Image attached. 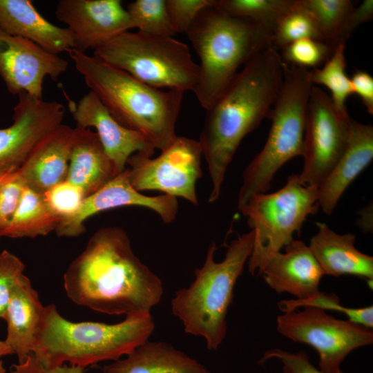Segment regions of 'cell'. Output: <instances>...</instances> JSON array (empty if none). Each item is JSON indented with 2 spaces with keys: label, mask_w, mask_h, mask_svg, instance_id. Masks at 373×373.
<instances>
[{
  "label": "cell",
  "mask_w": 373,
  "mask_h": 373,
  "mask_svg": "<svg viewBox=\"0 0 373 373\" xmlns=\"http://www.w3.org/2000/svg\"><path fill=\"white\" fill-rule=\"evenodd\" d=\"M345 44L337 45L321 68L310 70V80L313 85H323L329 90V97L336 113L343 119L348 120L350 117L345 102L353 93V88L345 73Z\"/></svg>",
  "instance_id": "cell-27"
},
{
  "label": "cell",
  "mask_w": 373,
  "mask_h": 373,
  "mask_svg": "<svg viewBox=\"0 0 373 373\" xmlns=\"http://www.w3.org/2000/svg\"><path fill=\"white\" fill-rule=\"evenodd\" d=\"M68 66L66 59L0 28V77L10 93L42 98L44 78L57 81Z\"/></svg>",
  "instance_id": "cell-14"
},
{
  "label": "cell",
  "mask_w": 373,
  "mask_h": 373,
  "mask_svg": "<svg viewBox=\"0 0 373 373\" xmlns=\"http://www.w3.org/2000/svg\"><path fill=\"white\" fill-rule=\"evenodd\" d=\"M304 38L322 40L314 19L301 0L284 15L272 34V47L281 50L287 45Z\"/></svg>",
  "instance_id": "cell-30"
},
{
  "label": "cell",
  "mask_w": 373,
  "mask_h": 373,
  "mask_svg": "<svg viewBox=\"0 0 373 373\" xmlns=\"http://www.w3.org/2000/svg\"><path fill=\"white\" fill-rule=\"evenodd\" d=\"M314 19L323 41L334 48L345 44V28L354 9L350 0H301Z\"/></svg>",
  "instance_id": "cell-28"
},
{
  "label": "cell",
  "mask_w": 373,
  "mask_h": 373,
  "mask_svg": "<svg viewBox=\"0 0 373 373\" xmlns=\"http://www.w3.org/2000/svg\"><path fill=\"white\" fill-rule=\"evenodd\" d=\"M10 370V373H84L85 368L66 364L53 368H47L32 353H30L23 362L12 364Z\"/></svg>",
  "instance_id": "cell-39"
},
{
  "label": "cell",
  "mask_w": 373,
  "mask_h": 373,
  "mask_svg": "<svg viewBox=\"0 0 373 373\" xmlns=\"http://www.w3.org/2000/svg\"><path fill=\"white\" fill-rule=\"evenodd\" d=\"M353 93L357 94L369 114H373V77L363 70H356L350 78Z\"/></svg>",
  "instance_id": "cell-40"
},
{
  "label": "cell",
  "mask_w": 373,
  "mask_h": 373,
  "mask_svg": "<svg viewBox=\"0 0 373 373\" xmlns=\"http://www.w3.org/2000/svg\"><path fill=\"white\" fill-rule=\"evenodd\" d=\"M93 56L160 89L193 91L199 80L189 46L173 37L127 30L99 46Z\"/></svg>",
  "instance_id": "cell-8"
},
{
  "label": "cell",
  "mask_w": 373,
  "mask_h": 373,
  "mask_svg": "<svg viewBox=\"0 0 373 373\" xmlns=\"http://www.w3.org/2000/svg\"><path fill=\"white\" fill-rule=\"evenodd\" d=\"M316 224L318 231L311 238L308 247L324 274L358 276L372 288L373 257L356 248L355 235L336 233L323 222Z\"/></svg>",
  "instance_id": "cell-22"
},
{
  "label": "cell",
  "mask_w": 373,
  "mask_h": 373,
  "mask_svg": "<svg viewBox=\"0 0 373 373\" xmlns=\"http://www.w3.org/2000/svg\"><path fill=\"white\" fill-rule=\"evenodd\" d=\"M55 16L72 33L73 49L81 52L133 28L120 0H59Z\"/></svg>",
  "instance_id": "cell-15"
},
{
  "label": "cell",
  "mask_w": 373,
  "mask_h": 373,
  "mask_svg": "<svg viewBox=\"0 0 373 373\" xmlns=\"http://www.w3.org/2000/svg\"><path fill=\"white\" fill-rule=\"evenodd\" d=\"M43 195L50 209L61 220L73 215L86 198L79 186L67 180L53 186Z\"/></svg>",
  "instance_id": "cell-34"
},
{
  "label": "cell",
  "mask_w": 373,
  "mask_h": 373,
  "mask_svg": "<svg viewBox=\"0 0 373 373\" xmlns=\"http://www.w3.org/2000/svg\"><path fill=\"white\" fill-rule=\"evenodd\" d=\"M68 53L90 91L121 125L140 132L160 151L175 140L183 92L152 87L86 52Z\"/></svg>",
  "instance_id": "cell-3"
},
{
  "label": "cell",
  "mask_w": 373,
  "mask_h": 373,
  "mask_svg": "<svg viewBox=\"0 0 373 373\" xmlns=\"http://www.w3.org/2000/svg\"><path fill=\"white\" fill-rule=\"evenodd\" d=\"M13 354L11 349L6 344L4 341L0 340V358L2 356Z\"/></svg>",
  "instance_id": "cell-42"
},
{
  "label": "cell",
  "mask_w": 373,
  "mask_h": 373,
  "mask_svg": "<svg viewBox=\"0 0 373 373\" xmlns=\"http://www.w3.org/2000/svg\"><path fill=\"white\" fill-rule=\"evenodd\" d=\"M26 186L18 171L1 179L0 238L13 216Z\"/></svg>",
  "instance_id": "cell-36"
},
{
  "label": "cell",
  "mask_w": 373,
  "mask_h": 373,
  "mask_svg": "<svg viewBox=\"0 0 373 373\" xmlns=\"http://www.w3.org/2000/svg\"><path fill=\"white\" fill-rule=\"evenodd\" d=\"M0 373H6V369L4 367L3 361L0 358Z\"/></svg>",
  "instance_id": "cell-43"
},
{
  "label": "cell",
  "mask_w": 373,
  "mask_h": 373,
  "mask_svg": "<svg viewBox=\"0 0 373 373\" xmlns=\"http://www.w3.org/2000/svg\"><path fill=\"white\" fill-rule=\"evenodd\" d=\"M186 35L200 60L193 92L206 110L232 82L242 66L272 47V34L262 26L229 16L216 6L202 11Z\"/></svg>",
  "instance_id": "cell-5"
},
{
  "label": "cell",
  "mask_w": 373,
  "mask_h": 373,
  "mask_svg": "<svg viewBox=\"0 0 373 373\" xmlns=\"http://www.w3.org/2000/svg\"><path fill=\"white\" fill-rule=\"evenodd\" d=\"M103 373H211L197 360L162 341L149 340L124 358L102 368Z\"/></svg>",
  "instance_id": "cell-25"
},
{
  "label": "cell",
  "mask_w": 373,
  "mask_h": 373,
  "mask_svg": "<svg viewBox=\"0 0 373 373\" xmlns=\"http://www.w3.org/2000/svg\"><path fill=\"white\" fill-rule=\"evenodd\" d=\"M284 250L271 256L260 272L268 286L278 294L287 293L298 300L318 293L325 274L309 247L293 240Z\"/></svg>",
  "instance_id": "cell-18"
},
{
  "label": "cell",
  "mask_w": 373,
  "mask_h": 373,
  "mask_svg": "<svg viewBox=\"0 0 373 373\" xmlns=\"http://www.w3.org/2000/svg\"><path fill=\"white\" fill-rule=\"evenodd\" d=\"M218 0H166V9L171 26L177 33H186L198 15L216 6Z\"/></svg>",
  "instance_id": "cell-35"
},
{
  "label": "cell",
  "mask_w": 373,
  "mask_h": 373,
  "mask_svg": "<svg viewBox=\"0 0 373 373\" xmlns=\"http://www.w3.org/2000/svg\"><path fill=\"white\" fill-rule=\"evenodd\" d=\"M118 174L97 133L76 127L66 180L79 186L87 197Z\"/></svg>",
  "instance_id": "cell-23"
},
{
  "label": "cell",
  "mask_w": 373,
  "mask_h": 373,
  "mask_svg": "<svg viewBox=\"0 0 373 373\" xmlns=\"http://www.w3.org/2000/svg\"><path fill=\"white\" fill-rule=\"evenodd\" d=\"M133 28L159 36L175 35L166 9V0H135L127 5Z\"/></svg>",
  "instance_id": "cell-31"
},
{
  "label": "cell",
  "mask_w": 373,
  "mask_h": 373,
  "mask_svg": "<svg viewBox=\"0 0 373 373\" xmlns=\"http://www.w3.org/2000/svg\"><path fill=\"white\" fill-rule=\"evenodd\" d=\"M44 307L30 279L22 274L12 288L3 318L7 323L4 341L17 356L18 363L32 353Z\"/></svg>",
  "instance_id": "cell-24"
},
{
  "label": "cell",
  "mask_w": 373,
  "mask_h": 373,
  "mask_svg": "<svg viewBox=\"0 0 373 373\" xmlns=\"http://www.w3.org/2000/svg\"><path fill=\"white\" fill-rule=\"evenodd\" d=\"M161 151L155 158L142 153H136L128 158L127 169L132 186L139 192L160 191L198 205L195 184L202 176V155L199 142L177 136Z\"/></svg>",
  "instance_id": "cell-11"
},
{
  "label": "cell",
  "mask_w": 373,
  "mask_h": 373,
  "mask_svg": "<svg viewBox=\"0 0 373 373\" xmlns=\"http://www.w3.org/2000/svg\"><path fill=\"white\" fill-rule=\"evenodd\" d=\"M154 329L151 314L126 316L115 324L76 323L50 304L44 307L32 353L47 368L66 364L86 368L126 356L148 341Z\"/></svg>",
  "instance_id": "cell-4"
},
{
  "label": "cell",
  "mask_w": 373,
  "mask_h": 373,
  "mask_svg": "<svg viewBox=\"0 0 373 373\" xmlns=\"http://www.w3.org/2000/svg\"><path fill=\"white\" fill-rule=\"evenodd\" d=\"M64 286L75 304L126 317L151 314L164 293L160 278L135 256L117 227L94 233L64 273Z\"/></svg>",
  "instance_id": "cell-1"
},
{
  "label": "cell",
  "mask_w": 373,
  "mask_h": 373,
  "mask_svg": "<svg viewBox=\"0 0 373 373\" xmlns=\"http://www.w3.org/2000/svg\"><path fill=\"white\" fill-rule=\"evenodd\" d=\"M276 329L291 341L314 348L318 354L319 370L326 373L340 371L351 352L373 343L371 329L310 307L278 315Z\"/></svg>",
  "instance_id": "cell-10"
},
{
  "label": "cell",
  "mask_w": 373,
  "mask_h": 373,
  "mask_svg": "<svg viewBox=\"0 0 373 373\" xmlns=\"http://www.w3.org/2000/svg\"><path fill=\"white\" fill-rule=\"evenodd\" d=\"M319 208L318 187L301 184L296 174L276 191L252 195L239 209L254 232L249 273L260 275L267 260L294 240L307 218Z\"/></svg>",
  "instance_id": "cell-9"
},
{
  "label": "cell",
  "mask_w": 373,
  "mask_h": 373,
  "mask_svg": "<svg viewBox=\"0 0 373 373\" xmlns=\"http://www.w3.org/2000/svg\"><path fill=\"white\" fill-rule=\"evenodd\" d=\"M312 86L309 70L285 64L283 83L267 117L271 122L267 139L242 173L238 209L254 194L268 192L279 169L302 155Z\"/></svg>",
  "instance_id": "cell-7"
},
{
  "label": "cell",
  "mask_w": 373,
  "mask_h": 373,
  "mask_svg": "<svg viewBox=\"0 0 373 373\" xmlns=\"http://www.w3.org/2000/svg\"><path fill=\"white\" fill-rule=\"evenodd\" d=\"M372 17L373 1L365 0L357 8L355 7L352 12L345 28V39H348L357 26L372 20Z\"/></svg>",
  "instance_id": "cell-41"
},
{
  "label": "cell",
  "mask_w": 373,
  "mask_h": 373,
  "mask_svg": "<svg viewBox=\"0 0 373 373\" xmlns=\"http://www.w3.org/2000/svg\"><path fill=\"white\" fill-rule=\"evenodd\" d=\"M334 48L323 41L304 38L285 46L280 55L285 64L316 69L326 62Z\"/></svg>",
  "instance_id": "cell-33"
},
{
  "label": "cell",
  "mask_w": 373,
  "mask_h": 373,
  "mask_svg": "<svg viewBox=\"0 0 373 373\" xmlns=\"http://www.w3.org/2000/svg\"><path fill=\"white\" fill-rule=\"evenodd\" d=\"M0 28L57 55L74 48L72 33L44 18L29 0H0Z\"/></svg>",
  "instance_id": "cell-21"
},
{
  "label": "cell",
  "mask_w": 373,
  "mask_h": 373,
  "mask_svg": "<svg viewBox=\"0 0 373 373\" xmlns=\"http://www.w3.org/2000/svg\"><path fill=\"white\" fill-rule=\"evenodd\" d=\"M125 206H140L157 213L169 224L175 220L177 198L168 195L148 196L136 191L131 185L127 168L94 193L86 197L78 210L62 219L55 232L59 237H76L86 231L84 222L102 211Z\"/></svg>",
  "instance_id": "cell-16"
},
{
  "label": "cell",
  "mask_w": 373,
  "mask_h": 373,
  "mask_svg": "<svg viewBox=\"0 0 373 373\" xmlns=\"http://www.w3.org/2000/svg\"><path fill=\"white\" fill-rule=\"evenodd\" d=\"M350 120L343 119L329 96L312 86L305 120L303 167L296 174L301 184L318 187L327 177L346 148Z\"/></svg>",
  "instance_id": "cell-12"
},
{
  "label": "cell",
  "mask_w": 373,
  "mask_h": 373,
  "mask_svg": "<svg viewBox=\"0 0 373 373\" xmlns=\"http://www.w3.org/2000/svg\"><path fill=\"white\" fill-rule=\"evenodd\" d=\"M1 179H0V180H1Z\"/></svg>",
  "instance_id": "cell-44"
},
{
  "label": "cell",
  "mask_w": 373,
  "mask_h": 373,
  "mask_svg": "<svg viewBox=\"0 0 373 373\" xmlns=\"http://www.w3.org/2000/svg\"><path fill=\"white\" fill-rule=\"evenodd\" d=\"M254 232L238 235L227 246L220 262L214 258L217 247L212 242L203 265L195 270V280L177 291L171 310L182 323L186 334L202 336L209 350H216L227 336V315L233 289L251 256Z\"/></svg>",
  "instance_id": "cell-6"
},
{
  "label": "cell",
  "mask_w": 373,
  "mask_h": 373,
  "mask_svg": "<svg viewBox=\"0 0 373 373\" xmlns=\"http://www.w3.org/2000/svg\"><path fill=\"white\" fill-rule=\"evenodd\" d=\"M77 127L94 128L106 153L118 173L126 169L128 158L136 153L151 157L155 148L140 132L121 125L91 91L84 95L77 104H70Z\"/></svg>",
  "instance_id": "cell-17"
},
{
  "label": "cell",
  "mask_w": 373,
  "mask_h": 373,
  "mask_svg": "<svg viewBox=\"0 0 373 373\" xmlns=\"http://www.w3.org/2000/svg\"><path fill=\"white\" fill-rule=\"evenodd\" d=\"M60 221L48 207L43 194L26 186L2 236L21 238L46 236L55 231Z\"/></svg>",
  "instance_id": "cell-26"
},
{
  "label": "cell",
  "mask_w": 373,
  "mask_h": 373,
  "mask_svg": "<svg viewBox=\"0 0 373 373\" xmlns=\"http://www.w3.org/2000/svg\"><path fill=\"white\" fill-rule=\"evenodd\" d=\"M74 136L61 124L37 144L18 171L27 187L43 194L66 180Z\"/></svg>",
  "instance_id": "cell-19"
},
{
  "label": "cell",
  "mask_w": 373,
  "mask_h": 373,
  "mask_svg": "<svg viewBox=\"0 0 373 373\" xmlns=\"http://www.w3.org/2000/svg\"><path fill=\"white\" fill-rule=\"evenodd\" d=\"M271 358H277L282 363L283 373H326L314 367L304 352L295 353L274 348L265 352L258 363L262 364ZM336 373L344 372L340 370Z\"/></svg>",
  "instance_id": "cell-38"
},
{
  "label": "cell",
  "mask_w": 373,
  "mask_h": 373,
  "mask_svg": "<svg viewBox=\"0 0 373 373\" xmlns=\"http://www.w3.org/2000/svg\"><path fill=\"white\" fill-rule=\"evenodd\" d=\"M296 2V0H218L216 6L229 16L255 21L273 34L280 19Z\"/></svg>",
  "instance_id": "cell-29"
},
{
  "label": "cell",
  "mask_w": 373,
  "mask_h": 373,
  "mask_svg": "<svg viewBox=\"0 0 373 373\" xmlns=\"http://www.w3.org/2000/svg\"><path fill=\"white\" fill-rule=\"evenodd\" d=\"M284 67L276 49H266L243 66L206 110L198 142L212 182L209 202L220 197L227 168L242 139L268 117L283 83Z\"/></svg>",
  "instance_id": "cell-2"
},
{
  "label": "cell",
  "mask_w": 373,
  "mask_h": 373,
  "mask_svg": "<svg viewBox=\"0 0 373 373\" xmlns=\"http://www.w3.org/2000/svg\"><path fill=\"white\" fill-rule=\"evenodd\" d=\"M24 269L25 265L17 256L6 249L0 253L1 318H4L12 288Z\"/></svg>",
  "instance_id": "cell-37"
},
{
  "label": "cell",
  "mask_w": 373,
  "mask_h": 373,
  "mask_svg": "<svg viewBox=\"0 0 373 373\" xmlns=\"http://www.w3.org/2000/svg\"><path fill=\"white\" fill-rule=\"evenodd\" d=\"M278 306L283 312H287L300 308L310 307L322 310L337 312L345 315L348 320L372 329L373 327V307L372 305L352 308L341 305L340 298L334 294H326L323 291L305 299L283 300L278 303Z\"/></svg>",
  "instance_id": "cell-32"
},
{
  "label": "cell",
  "mask_w": 373,
  "mask_h": 373,
  "mask_svg": "<svg viewBox=\"0 0 373 373\" xmlns=\"http://www.w3.org/2000/svg\"><path fill=\"white\" fill-rule=\"evenodd\" d=\"M373 159V127L350 120L346 148L327 177L318 186L319 207L331 215L347 188Z\"/></svg>",
  "instance_id": "cell-20"
},
{
  "label": "cell",
  "mask_w": 373,
  "mask_h": 373,
  "mask_svg": "<svg viewBox=\"0 0 373 373\" xmlns=\"http://www.w3.org/2000/svg\"><path fill=\"white\" fill-rule=\"evenodd\" d=\"M14 107L13 122L0 129V179L19 171L37 144L62 124L65 108L22 93Z\"/></svg>",
  "instance_id": "cell-13"
}]
</instances>
